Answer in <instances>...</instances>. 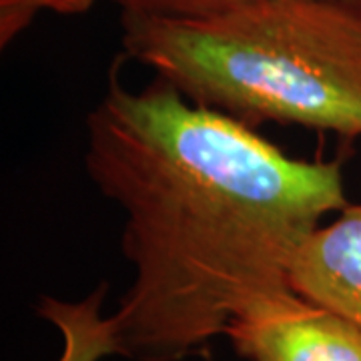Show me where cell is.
I'll return each instance as SVG.
<instances>
[{"instance_id": "obj_1", "label": "cell", "mask_w": 361, "mask_h": 361, "mask_svg": "<svg viewBox=\"0 0 361 361\" xmlns=\"http://www.w3.org/2000/svg\"><path fill=\"white\" fill-rule=\"evenodd\" d=\"M85 169L125 213L133 281L109 325L115 355L135 361L205 353L247 299L291 287L297 251L349 205L337 161L285 155L167 82L135 92L116 71L87 116Z\"/></svg>"}, {"instance_id": "obj_2", "label": "cell", "mask_w": 361, "mask_h": 361, "mask_svg": "<svg viewBox=\"0 0 361 361\" xmlns=\"http://www.w3.org/2000/svg\"><path fill=\"white\" fill-rule=\"evenodd\" d=\"M125 59L247 127L361 137V4L253 0L199 18L121 14Z\"/></svg>"}, {"instance_id": "obj_3", "label": "cell", "mask_w": 361, "mask_h": 361, "mask_svg": "<svg viewBox=\"0 0 361 361\" xmlns=\"http://www.w3.org/2000/svg\"><path fill=\"white\" fill-rule=\"evenodd\" d=\"M247 361H361V327L293 287L247 299L225 329Z\"/></svg>"}, {"instance_id": "obj_4", "label": "cell", "mask_w": 361, "mask_h": 361, "mask_svg": "<svg viewBox=\"0 0 361 361\" xmlns=\"http://www.w3.org/2000/svg\"><path fill=\"white\" fill-rule=\"evenodd\" d=\"M289 281L299 295L361 327V203H349L297 251Z\"/></svg>"}, {"instance_id": "obj_5", "label": "cell", "mask_w": 361, "mask_h": 361, "mask_svg": "<svg viewBox=\"0 0 361 361\" xmlns=\"http://www.w3.org/2000/svg\"><path fill=\"white\" fill-rule=\"evenodd\" d=\"M103 299L89 295L78 303L51 299L42 307V317L51 322L65 339L59 361H99L115 355L106 317L101 315Z\"/></svg>"}, {"instance_id": "obj_6", "label": "cell", "mask_w": 361, "mask_h": 361, "mask_svg": "<svg viewBox=\"0 0 361 361\" xmlns=\"http://www.w3.org/2000/svg\"><path fill=\"white\" fill-rule=\"evenodd\" d=\"M121 14L157 16V18H199L223 13L253 0H111ZM361 4V0H345Z\"/></svg>"}, {"instance_id": "obj_7", "label": "cell", "mask_w": 361, "mask_h": 361, "mask_svg": "<svg viewBox=\"0 0 361 361\" xmlns=\"http://www.w3.org/2000/svg\"><path fill=\"white\" fill-rule=\"evenodd\" d=\"M40 8L32 0H0V42L6 47L32 23Z\"/></svg>"}, {"instance_id": "obj_8", "label": "cell", "mask_w": 361, "mask_h": 361, "mask_svg": "<svg viewBox=\"0 0 361 361\" xmlns=\"http://www.w3.org/2000/svg\"><path fill=\"white\" fill-rule=\"evenodd\" d=\"M40 11H51L56 14H85L94 6L97 0H32Z\"/></svg>"}]
</instances>
